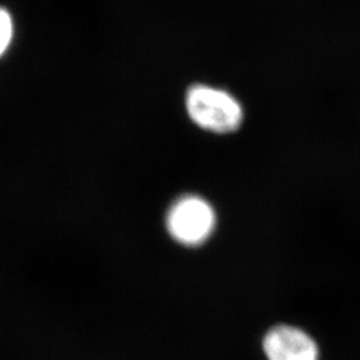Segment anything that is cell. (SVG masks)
I'll return each mask as SVG.
<instances>
[{"label": "cell", "mask_w": 360, "mask_h": 360, "mask_svg": "<svg viewBox=\"0 0 360 360\" xmlns=\"http://www.w3.org/2000/svg\"><path fill=\"white\" fill-rule=\"evenodd\" d=\"M187 114L200 129L214 134H232L242 127L245 110L229 91L193 84L186 94Z\"/></svg>", "instance_id": "cell-1"}, {"label": "cell", "mask_w": 360, "mask_h": 360, "mask_svg": "<svg viewBox=\"0 0 360 360\" xmlns=\"http://www.w3.org/2000/svg\"><path fill=\"white\" fill-rule=\"evenodd\" d=\"M267 360H319V347L311 335L291 324H278L263 338Z\"/></svg>", "instance_id": "cell-3"}, {"label": "cell", "mask_w": 360, "mask_h": 360, "mask_svg": "<svg viewBox=\"0 0 360 360\" xmlns=\"http://www.w3.org/2000/svg\"><path fill=\"white\" fill-rule=\"evenodd\" d=\"M13 38V16L6 8L0 7V58L10 49Z\"/></svg>", "instance_id": "cell-4"}, {"label": "cell", "mask_w": 360, "mask_h": 360, "mask_svg": "<svg viewBox=\"0 0 360 360\" xmlns=\"http://www.w3.org/2000/svg\"><path fill=\"white\" fill-rule=\"evenodd\" d=\"M166 223L168 233L175 242L198 247L211 238L217 227V214L206 199L187 195L171 206Z\"/></svg>", "instance_id": "cell-2"}]
</instances>
